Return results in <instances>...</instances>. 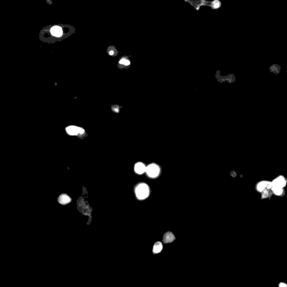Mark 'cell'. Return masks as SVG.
<instances>
[{
    "instance_id": "cell-6",
    "label": "cell",
    "mask_w": 287,
    "mask_h": 287,
    "mask_svg": "<svg viewBox=\"0 0 287 287\" xmlns=\"http://www.w3.org/2000/svg\"><path fill=\"white\" fill-rule=\"evenodd\" d=\"M50 33L54 36L60 37L62 35L63 31L62 30V28L61 27L58 26H55L51 28Z\"/></svg>"
},
{
    "instance_id": "cell-3",
    "label": "cell",
    "mask_w": 287,
    "mask_h": 287,
    "mask_svg": "<svg viewBox=\"0 0 287 287\" xmlns=\"http://www.w3.org/2000/svg\"><path fill=\"white\" fill-rule=\"evenodd\" d=\"M66 131L70 135H77L78 134H82L84 133V130L79 127L75 126H70L66 128Z\"/></svg>"
},
{
    "instance_id": "cell-1",
    "label": "cell",
    "mask_w": 287,
    "mask_h": 287,
    "mask_svg": "<svg viewBox=\"0 0 287 287\" xmlns=\"http://www.w3.org/2000/svg\"><path fill=\"white\" fill-rule=\"evenodd\" d=\"M150 190L148 186L145 183H140L136 186L135 193L136 197L139 200H144L147 198L149 195Z\"/></svg>"
},
{
    "instance_id": "cell-12",
    "label": "cell",
    "mask_w": 287,
    "mask_h": 287,
    "mask_svg": "<svg viewBox=\"0 0 287 287\" xmlns=\"http://www.w3.org/2000/svg\"><path fill=\"white\" fill-rule=\"evenodd\" d=\"M120 63H121V64H123V65H126V66L129 65L130 63V62L129 60H126L125 58H123V59L121 60L120 61Z\"/></svg>"
},
{
    "instance_id": "cell-10",
    "label": "cell",
    "mask_w": 287,
    "mask_h": 287,
    "mask_svg": "<svg viewBox=\"0 0 287 287\" xmlns=\"http://www.w3.org/2000/svg\"><path fill=\"white\" fill-rule=\"evenodd\" d=\"M273 190L277 195H280L283 192L282 187L277 186H273Z\"/></svg>"
},
{
    "instance_id": "cell-14",
    "label": "cell",
    "mask_w": 287,
    "mask_h": 287,
    "mask_svg": "<svg viewBox=\"0 0 287 287\" xmlns=\"http://www.w3.org/2000/svg\"><path fill=\"white\" fill-rule=\"evenodd\" d=\"M109 54H110V55H113V51H111V52H109Z\"/></svg>"
},
{
    "instance_id": "cell-2",
    "label": "cell",
    "mask_w": 287,
    "mask_h": 287,
    "mask_svg": "<svg viewBox=\"0 0 287 287\" xmlns=\"http://www.w3.org/2000/svg\"><path fill=\"white\" fill-rule=\"evenodd\" d=\"M146 173L149 177L155 178L158 177L160 173V168L158 165L151 164L146 167Z\"/></svg>"
},
{
    "instance_id": "cell-9",
    "label": "cell",
    "mask_w": 287,
    "mask_h": 287,
    "mask_svg": "<svg viewBox=\"0 0 287 287\" xmlns=\"http://www.w3.org/2000/svg\"><path fill=\"white\" fill-rule=\"evenodd\" d=\"M163 250V244L162 242H157L154 244V247H153V254H157L159 252H161L162 250Z\"/></svg>"
},
{
    "instance_id": "cell-13",
    "label": "cell",
    "mask_w": 287,
    "mask_h": 287,
    "mask_svg": "<svg viewBox=\"0 0 287 287\" xmlns=\"http://www.w3.org/2000/svg\"><path fill=\"white\" fill-rule=\"evenodd\" d=\"M279 287H287V285L284 283H280Z\"/></svg>"
},
{
    "instance_id": "cell-8",
    "label": "cell",
    "mask_w": 287,
    "mask_h": 287,
    "mask_svg": "<svg viewBox=\"0 0 287 287\" xmlns=\"http://www.w3.org/2000/svg\"><path fill=\"white\" fill-rule=\"evenodd\" d=\"M285 183L286 182L285 181L284 179V178L282 177H280L274 181L273 182V186H277L282 188L283 187L285 186Z\"/></svg>"
},
{
    "instance_id": "cell-5",
    "label": "cell",
    "mask_w": 287,
    "mask_h": 287,
    "mask_svg": "<svg viewBox=\"0 0 287 287\" xmlns=\"http://www.w3.org/2000/svg\"><path fill=\"white\" fill-rule=\"evenodd\" d=\"M146 167L142 163H137L135 165V171L136 173L139 174H141L146 172Z\"/></svg>"
},
{
    "instance_id": "cell-11",
    "label": "cell",
    "mask_w": 287,
    "mask_h": 287,
    "mask_svg": "<svg viewBox=\"0 0 287 287\" xmlns=\"http://www.w3.org/2000/svg\"><path fill=\"white\" fill-rule=\"evenodd\" d=\"M267 183H268L266 182H262L260 183L257 186L258 190L260 191H263L265 189V186H266V184H267Z\"/></svg>"
},
{
    "instance_id": "cell-4",
    "label": "cell",
    "mask_w": 287,
    "mask_h": 287,
    "mask_svg": "<svg viewBox=\"0 0 287 287\" xmlns=\"http://www.w3.org/2000/svg\"><path fill=\"white\" fill-rule=\"evenodd\" d=\"M175 236L174 234L171 232H167L164 234L163 238V242L164 243H171L175 240Z\"/></svg>"
},
{
    "instance_id": "cell-7",
    "label": "cell",
    "mask_w": 287,
    "mask_h": 287,
    "mask_svg": "<svg viewBox=\"0 0 287 287\" xmlns=\"http://www.w3.org/2000/svg\"><path fill=\"white\" fill-rule=\"evenodd\" d=\"M71 198L66 194L61 195L58 198V202L62 205H66L71 202Z\"/></svg>"
}]
</instances>
